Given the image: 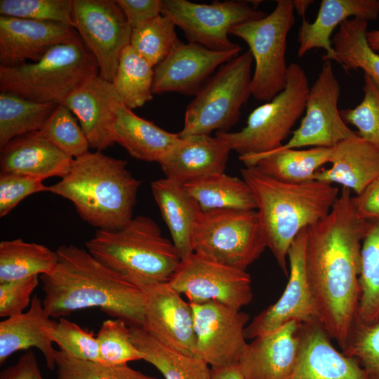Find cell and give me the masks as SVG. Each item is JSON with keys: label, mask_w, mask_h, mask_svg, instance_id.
<instances>
[{"label": "cell", "mask_w": 379, "mask_h": 379, "mask_svg": "<svg viewBox=\"0 0 379 379\" xmlns=\"http://www.w3.org/2000/svg\"><path fill=\"white\" fill-rule=\"evenodd\" d=\"M151 190L181 260L188 258L200 206L182 184L166 177L153 181Z\"/></svg>", "instance_id": "28"}, {"label": "cell", "mask_w": 379, "mask_h": 379, "mask_svg": "<svg viewBox=\"0 0 379 379\" xmlns=\"http://www.w3.org/2000/svg\"><path fill=\"white\" fill-rule=\"evenodd\" d=\"M328 168L319 169L315 180L338 184L360 194L379 175V150L358 135L332 148Z\"/></svg>", "instance_id": "27"}, {"label": "cell", "mask_w": 379, "mask_h": 379, "mask_svg": "<svg viewBox=\"0 0 379 379\" xmlns=\"http://www.w3.org/2000/svg\"><path fill=\"white\" fill-rule=\"evenodd\" d=\"M113 136L114 142L124 147L131 157L157 163L180 139L178 133L165 131L138 116L121 102L115 110Z\"/></svg>", "instance_id": "29"}, {"label": "cell", "mask_w": 379, "mask_h": 379, "mask_svg": "<svg viewBox=\"0 0 379 379\" xmlns=\"http://www.w3.org/2000/svg\"><path fill=\"white\" fill-rule=\"evenodd\" d=\"M288 379H367L359 364L337 350L319 324L302 325L297 365Z\"/></svg>", "instance_id": "23"}, {"label": "cell", "mask_w": 379, "mask_h": 379, "mask_svg": "<svg viewBox=\"0 0 379 379\" xmlns=\"http://www.w3.org/2000/svg\"><path fill=\"white\" fill-rule=\"evenodd\" d=\"M74 159L37 132L18 136L0 147L1 173H12L44 180L64 178Z\"/></svg>", "instance_id": "24"}, {"label": "cell", "mask_w": 379, "mask_h": 379, "mask_svg": "<svg viewBox=\"0 0 379 379\" xmlns=\"http://www.w3.org/2000/svg\"><path fill=\"white\" fill-rule=\"evenodd\" d=\"M313 2L312 0H294L293 1L294 11H295L300 16H302L304 18L306 11Z\"/></svg>", "instance_id": "52"}, {"label": "cell", "mask_w": 379, "mask_h": 379, "mask_svg": "<svg viewBox=\"0 0 379 379\" xmlns=\"http://www.w3.org/2000/svg\"><path fill=\"white\" fill-rule=\"evenodd\" d=\"M266 248L255 209L201 211L192 237L194 252L246 271Z\"/></svg>", "instance_id": "10"}, {"label": "cell", "mask_w": 379, "mask_h": 379, "mask_svg": "<svg viewBox=\"0 0 379 379\" xmlns=\"http://www.w3.org/2000/svg\"><path fill=\"white\" fill-rule=\"evenodd\" d=\"M332 148L275 149L261 154L239 157L246 166H255L274 180L288 183L314 180L320 168L329 163Z\"/></svg>", "instance_id": "30"}, {"label": "cell", "mask_w": 379, "mask_h": 379, "mask_svg": "<svg viewBox=\"0 0 379 379\" xmlns=\"http://www.w3.org/2000/svg\"><path fill=\"white\" fill-rule=\"evenodd\" d=\"M307 75L295 62L288 65L284 88L248 115L237 132H216L239 157L261 154L280 147L305 112L310 91Z\"/></svg>", "instance_id": "8"}, {"label": "cell", "mask_w": 379, "mask_h": 379, "mask_svg": "<svg viewBox=\"0 0 379 379\" xmlns=\"http://www.w3.org/2000/svg\"><path fill=\"white\" fill-rule=\"evenodd\" d=\"M96 338L102 364L122 365L143 359L132 340L131 326L121 319L104 321Z\"/></svg>", "instance_id": "41"}, {"label": "cell", "mask_w": 379, "mask_h": 379, "mask_svg": "<svg viewBox=\"0 0 379 379\" xmlns=\"http://www.w3.org/2000/svg\"><path fill=\"white\" fill-rule=\"evenodd\" d=\"M127 161L100 151L74 159L69 173L48 192L70 201L80 218L97 230H119L133 218L141 184Z\"/></svg>", "instance_id": "4"}, {"label": "cell", "mask_w": 379, "mask_h": 379, "mask_svg": "<svg viewBox=\"0 0 379 379\" xmlns=\"http://www.w3.org/2000/svg\"><path fill=\"white\" fill-rule=\"evenodd\" d=\"M241 51H215L180 40L168 55L154 68L153 94L195 95L217 67L237 57Z\"/></svg>", "instance_id": "17"}, {"label": "cell", "mask_w": 379, "mask_h": 379, "mask_svg": "<svg viewBox=\"0 0 379 379\" xmlns=\"http://www.w3.org/2000/svg\"><path fill=\"white\" fill-rule=\"evenodd\" d=\"M364 81L361 102L340 112L346 124L357 128L359 137L379 150V86L366 74Z\"/></svg>", "instance_id": "42"}, {"label": "cell", "mask_w": 379, "mask_h": 379, "mask_svg": "<svg viewBox=\"0 0 379 379\" xmlns=\"http://www.w3.org/2000/svg\"><path fill=\"white\" fill-rule=\"evenodd\" d=\"M256 206L267 247L279 268L288 274V250L297 235L324 218L331 210L339 190L318 180L288 183L271 178L255 166L241 170Z\"/></svg>", "instance_id": "3"}, {"label": "cell", "mask_w": 379, "mask_h": 379, "mask_svg": "<svg viewBox=\"0 0 379 379\" xmlns=\"http://www.w3.org/2000/svg\"><path fill=\"white\" fill-rule=\"evenodd\" d=\"M358 217L368 222H379V175L359 195L352 197Z\"/></svg>", "instance_id": "49"}, {"label": "cell", "mask_w": 379, "mask_h": 379, "mask_svg": "<svg viewBox=\"0 0 379 379\" xmlns=\"http://www.w3.org/2000/svg\"><path fill=\"white\" fill-rule=\"evenodd\" d=\"M302 324L291 321L248 343L237 366L244 379H288L300 356Z\"/></svg>", "instance_id": "19"}, {"label": "cell", "mask_w": 379, "mask_h": 379, "mask_svg": "<svg viewBox=\"0 0 379 379\" xmlns=\"http://www.w3.org/2000/svg\"><path fill=\"white\" fill-rule=\"evenodd\" d=\"M58 105L0 91V147L18 136L39 131Z\"/></svg>", "instance_id": "36"}, {"label": "cell", "mask_w": 379, "mask_h": 379, "mask_svg": "<svg viewBox=\"0 0 379 379\" xmlns=\"http://www.w3.org/2000/svg\"><path fill=\"white\" fill-rule=\"evenodd\" d=\"M246 1H215L198 4L187 0H162L161 14L183 32L188 42L215 51L241 50L228 35L235 26L266 15L259 3Z\"/></svg>", "instance_id": "11"}, {"label": "cell", "mask_w": 379, "mask_h": 379, "mask_svg": "<svg viewBox=\"0 0 379 379\" xmlns=\"http://www.w3.org/2000/svg\"><path fill=\"white\" fill-rule=\"evenodd\" d=\"M98 75V63L77 34L52 47L36 62L0 65V91L36 102L62 104L73 91Z\"/></svg>", "instance_id": "6"}, {"label": "cell", "mask_w": 379, "mask_h": 379, "mask_svg": "<svg viewBox=\"0 0 379 379\" xmlns=\"http://www.w3.org/2000/svg\"><path fill=\"white\" fill-rule=\"evenodd\" d=\"M355 328L379 321V222H370L362 241Z\"/></svg>", "instance_id": "35"}, {"label": "cell", "mask_w": 379, "mask_h": 379, "mask_svg": "<svg viewBox=\"0 0 379 379\" xmlns=\"http://www.w3.org/2000/svg\"><path fill=\"white\" fill-rule=\"evenodd\" d=\"M69 157L76 159L89 152V143L77 119L63 104H58L39 131Z\"/></svg>", "instance_id": "39"}, {"label": "cell", "mask_w": 379, "mask_h": 379, "mask_svg": "<svg viewBox=\"0 0 379 379\" xmlns=\"http://www.w3.org/2000/svg\"><path fill=\"white\" fill-rule=\"evenodd\" d=\"M78 34L62 23L0 15V65L40 60L52 47Z\"/></svg>", "instance_id": "20"}, {"label": "cell", "mask_w": 379, "mask_h": 379, "mask_svg": "<svg viewBox=\"0 0 379 379\" xmlns=\"http://www.w3.org/2000/svg\"><path fill=\"white\" fill-rule=\"evenodd\" d=\"M196 336L195 356L211 368L237 365L247 346L249 317L217 302L190 303Z\"/></svg>", "instance_id": "16"}, {"label": "cell", "mask_w": 379, "mask_h": 379, "mask_svg": "<svg viewBox=\"0 0 379 379\" xmlns=\"http://www.w3.org/2000/svg\"><path fill=\"white\" fill-rule=\"evenodd\" d=\"M131 328L132 340L142 360L157 368L165 379H210L211 368L199 357L164 345L142 328Z\"/></svg>", "instance_id": "31"}, {"label": "cell", "mask_w": 379, "mask_h": 379, "mask_svg": "<svg viewBox=\"0 0 379 379\" xmlns=\"http://www.w3.org/2000/svg\"><path fill=\"white\" fill-rule=\"evenodd\" d=\"M368 22L350 18L340 24L331 41L333 60L348 73L361 69L379 86V54L368 44Z\"/></svg>", "instance_id": "33"}, {"label": "cell", "mask_w": 379, "mask_h": 379, "mask_svg": "<svg viewBox=\"0 0 379 379\" xmlns=\"http://www.w3.org/2000/svg\"><path fill=\"white\" fill-rule=\"evenodd\" d=\"M56 252L54 270L40 276L42 303L52 318L98 307L131 327L143 326L144 291L106 267L85 248L62 245Z\"/></svg>", "instance_id": "2"}, {"label": "cell", "mask_w": 379, "mask_h": 379, "mask_svg": "<svg viewBox=\"0 0 379 379\" xmlns=\"http://www.w3.org/2000/svg\"><path fill=\"white\" fill-rule=\"evenodd\" d=\"M253 61L248 50L220 67L187 105L180 138L227 132L238 122L251 95Z\"/></svg>", "instance_id": "7"}, {"label": "cell", "mask_w": 379, "mask_h": 379, "mask_svg": "<svg viewBox=\"0 0 379 379\" xmlns=\"http://www.w3.org/2000/svg\"><path fill=\"white\" fill-rule=\"evenodd\" d=\"M201 211L218 209H256L248 184L224 172L211 174L183 185Z\"/></svg>", "instance_id": "32"}, {"label": "cell", "mask_w": 379, "mask_h": 379, "mask_svg": "<svg viewBox=\"0 0 379 379\" xmlns=\"http://www.w3.org/2000/svg\"><path fill=\"white\" fill-rule=\"evenodd\" d=\"M55 324L42 299L34 295L27 310L0 322V364L18 351L35 347L43 354L46 367L55 370L56 350L52 338Z\"/></svg>", "instance_id": "25"}, {"label": "cell", "mask_w": 379, "mask_h": 379, "mask_svg": "<svg viewBox=\"0 0 379 379\" xmlns=\"http://www.w3.org/2000/svg\"><path fill=\"white\" fill-rule=\"evenodd\" d=\"M175 25L162 14L133 29L129 45L152 67H156L180 41Z\"/></svg>", "instance_id": "38"}, {"label": "cell", "mask_w": 379, "mask_h": 379, "mask_svg": "<svg viewBox=\"0 0 379 379\" xmlns=\"http://www.w3.org/2000/svg\"><path fill=\"white\" fill-rule=\"evenodd\" d=\"M293 1L277 0L270 13L230 31L248 44L255 61L251 88L258 100H271L286 86L287 37L295 21Z\"/></svg>", "instance_id": "9"}, {"label": "cell", "mask_w": 379, "mask_h": 379, "mask_svg": "<svg viewBox=\"0 0 379 379\" xmlns=\"http://www.w3.org/2000/svg\"><path fill=\"white\" fill-rule=\"evenodd\" d=\"M43 180L12 173H0V217L8 215L25 197L48 192Z\"/></svg>", "instance_id": "46"}, {"label": "cell", "mask_w": 379, "mask_h": 379, "mask_svg": "<svg viewBox=\"0 0 379 379\" xmlns=\"http://www.w3.org/2000/svg\"><path fill=\"white\" fill-rule=\"evenodd\" d=\"M369 224L358 217L351 191L343 187L330 212L307 228L305 270L320 325L343 352L355 328L361 244Z\"/></svg>", "instance_id": "1"}, {"label": "cell", "mask_w": 379, "mask_h": 379, "mask_svg": "<svg viewBox=\"0 0 379 379\" xmlns=\"http://www.w3.org/2000/svg\"><path fill=\"white\" fill-rule=\"evenodd\" d=\"M154 68L130 45L124 49L112 84L128 108L140 107L153 98Z\"/></svg>", "instance_id": "37"}, {"label": "cell", "mask_w": 379, "mask_h": 379, "mask_svg": "<svg viewBox=\"0 0 379 379\" xmlns=\"http://www.w3.org/2000/svg\"><path fill=\"white\" fill-rule=\"evenodd\" d=\"M144 293L142 328L164 345L195 356L196 336L190 302L169 283L153 286Z\"/></svg>", "instance_id": "18"}, {"label": "cell", "mask_w": 379, "mask_h": 379, "mask_svg": "<svg viewBox=\"0 0 379 379\" xmlns=\"http://www.w3.org/2000/svg\"><path fill=\"white\" fill-rule=\"evenodd\" d=\"M307 236V228H305L291 244L288 253L289 274L286 288L277 302L247 324L246 339H254L291 321L303 325H320L319 312L306 274Z\"/></svg>", "instance_id": "15"}, {"label": "cell", "mask_w": 379, "mask_h": 379, "mask_svg": "<svg viewBox=\"0 0 379 379\" xmlns=\"http://www.w3.org/2000/svg\"><path fill=\"white\" fill-rule=\"evenodd\" d=\"M57 379H159L130 367L109 366L74 357L55 350Z\"/></svg>", "instance_id": "40"}, {"label": "cell", "mask_w": 379, "mask_h": 379, "mask_svg": "<svg viewBox=\"0 0 379 379\" xmlns=\"http://www.w3.org/2000/svg\"><path fill=\"white\" fill-rule=\"evenodd\" d=\"M379 15V0H322L316 19L310 22L304 18L298 32V55L302 57L314 48H322L324 61L333 60L331 36L335 29L350 18L366 21Z\"/></svg>", "instance_id": "26"}, {"label": "cell", "mask_w": 379, "mask_h": 379, "mask_svg": "<svg viewBox=\"0 0 379 379\" xmlns=\"http://www.w3.org/2000/svg\"><path fill=\"white\" fill-rule=\"evenodd\" d=\"M340 95V86L331 61H324L317 79L310 88L305 113L300 126L291 138L277 149L331 148L357 135L341 117L338 107Z\"/></svg>", "instance_id": "14"}, {"label": "cell", "mask_w": 379, "mask_h": 379, "mask_svg": "<svg viewBox=\"0 0 379 379\" xmlns=\"http://www.w3.org/2000/svg\"><path fill=\"white\" fill-rule=\"evenodd\" d=\"M210 379H244L237 365L211 368Z\"/></svg>", "instance_id": "51"}, {"label": "cell", "mask_w": 379, "mask_h": 379, "mask_svg": "<svg viewBox=\"0 0 379 379\" xmlns=\"http://www.w3.org/2000/svg\"><path fill=\"white\" fill-rule=\"evenodd\" d=\"M85 246L100 263L144 292L168 283L181 262L172 241L145 215L119 230H97Z\"/></svg>", "instance_id": "5"}, {"label": "cell", "mask_w": 379, "mask_h": 379, "mask_svg": "<svg viewBox=\"0 0 379 379\" xmlns=\"http://www.w3.org/2000/svg\"><path fill=\"white\" fill-rule=\"evenodd\" d=\"M168 283L190 303L217 302L241 310L253 298L251 279L246 270L195 252L181 260Z\"/></svg>", "instance_id": "12"}, {"label": "cell", "mask_w": 379, "mask_h": 379, "mask_svg": "<svg viewBox=\"0 0 379 379\" xmlns=\"http://www.w3.org/2000/svg\"><path fill=\"white\" fill-rule=\"evenodd\" d=\"M230 151L228 144L216 135H190L180 138L159 164L166 178L184 185L224 172Z\"/></svg>", "instance_id": "22"}, {"label": "cell", "mask_w": 379, "mask_h": 379, "mask_svg": "<svg viewBox=\"0 0 379 379\" xmlns=\"http://www.w3.org/2000/svg\"><path fill=\"white\" fill-rule=\"evenodd\" d=\"M366 38L369 46L375 52H379V29L368 31Z\"/></svg>", "instance_id": "53"}, {"label": "cell", "mask_w": 379, "mask_h": 379, "mask_svg": "<svg viewBox=\"0 0 379 379\" xmlns=\"http://www.w3.org/2000/svg\"><path fill=\"white\" fill-rule=\"evenodd\" d=\"M354 359L367 379H379V321L356 327L347 348L343 352Z\"/></svg>", "instance_id": "45"}, {"label": "cell", "mask_w": 379, "mask_h": 379, "mask_svg": "<svg viewBox=\"0 0 379 379\" xmlns=\"http://www.w3.org/2000/svg\"><path fill=\"white\" fill-rule=\"evenodd\" d=\"M72 11L73 0L0 1V15L54 22L71 27Z\"/></svg>", "instance_id": "43"}, {"label": "cell", "mask_w": 379, "mask_h": 379, "mask_svg": "<svg viewBox=\"0 0 379 379\" xmlns=\"http://www.w3.org/2000/svg\"><path fill=\"white\" fill-rule=\"evenodd\" d=\"M58 262L56 251L22 239L0 242V283L52 272Z\"/></svg>", "instance_id": "34"}, {"label": "cell", "mask_w": 379, "mask_h": 379, "mask_svg": "<svg viewBox=\"0 0 379 379\" xmlns=\"http://www.w3.org/2000/svg\"><path fill=\"white\" fill-rule=\"evenodd\" d=\"M52 338L60 351L80 359L102 364L98 343L93 331L84 329L62 317L56 321Z\"/></svg>", "instance_id": "44"}, {"label": "cell", "mask_w": 379, "mask_h": 379, "mask_svg": "<svg viewBox=\"0 0 379 379\" xmlns=\"http://www.w3.org/2000/svg\"><path fill=\"white\" fill-rule=\"evenodd\" d=\"M0 379H44L32 351L22 354L17 362L0 373Z\"/></svg>", "instance_id": "50"}, {"label": "cell", "mask_w": 379, "mask_h": 379, "mask_svg": "<svg viewBox=\"0 0 379 379\" xmlns=\"http://www.w3.org/2000/svg\"><path fill=\"white\" fill-rule=\"evenodd\" d=\"M132 29L161 14L162 0H116Z\"/></svg>", "instance_id": "48"}, {"label": "cell", "mask_w": 379, "mask_h": 379, "mask_svg": "<svg viewBox=\"0 0 379 379\" xmlns=\"http://www.w3.org/2000/svg\"><path fill=\"white\" fill-rule=\"evenodd\" d=\"M39 277L0 283V317L20 314L30 305L32 294L39 285Z\"/></svg>", "instance_id": "47"}, {"label": "cell", "mask_w": 379, "mask_h": 379, "mask_svg": "<svg viewBox=\"0 0 379 379\" xmlns=\"http://www.w3.org/2000/svg\"><path fill=\"white\" fill-rule=\"evenodd\" d=\"M72 27L94 56L99 76L112 82L132 28L113 0H73Z\"/></svg>", "instance_id": "13"}, {"label": "cell", "mask_w": 379, "mask_h": 379, "mask_svg": "<svg viewBox=\"0 0 379 379\" xmlns=\"http://www.w3.org/2000/svg\"><path fill=\"white\" fill-rule=\"evenodd\" d=\"M121 99L112 84L99 75L73 91L62 103L77 119L90 147L102 152L115 144L113 125Z\"/></svg>", "instance_id": "21"}]
</instances>
